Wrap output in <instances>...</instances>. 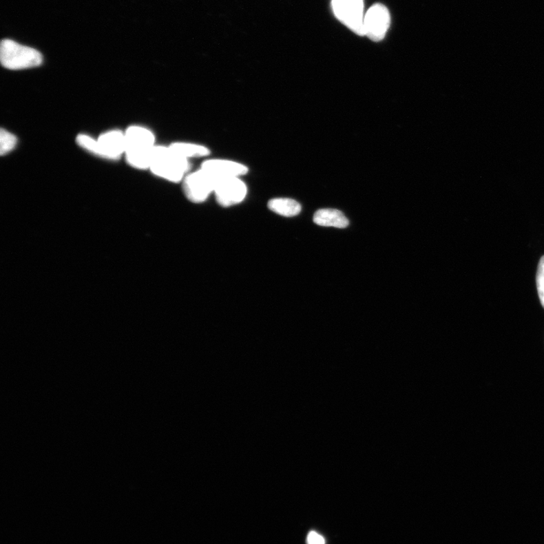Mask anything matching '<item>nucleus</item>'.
Instances as JSON below:
<instances>
[{
    "label": "nucleus",
    "instance_id": "f257e3e1",
    "mask_svg": "<svg viewBox=\"0 0 544 544\" xmlns=\"http://www.w3.org/2000/svg\"><path fill=\"white\" fill-rule=\"evenodd\" d=\"M125 138L129 165L139 169H150L156 146L152 132L142 127H130L126 131Z\"/></svg>",
    "mask_w": 544,
    "mask_h": 544
},
{
    "label": "nucleus",
    "instance_id": "f03ea898",
    "mask_svg": "<svg viewBox=\"0 0 544 544\" xmlns=\"http://www.w3.org/2000/svg\"><path fill=\"white\" fill-rule=\"evenodd\" d=\"M151 172L173 182L183 181L189 169V160L175 154L169 147L155 146Z\"/></svg>",
    "mask_w": 544,
    "mask_h": 544
},
{
    "label": "nucleus",
    "instance_id": "7ed1b4c3",
    "mask_svg": "<svg viewBox=\"0 0 544 544\" xmlns=\"http://www.w3.org/2000/svg\"><path fill=\"white\" fill-rule=\"evenodd\" d=\"M0 61L6 69L18 71L40 66L43 56L40 52L11 40H3L0 45Z\"/></svg>",
    "mask_w": 544,
    "mask_h": 544
},
{
    "label": "nucleus",
    "instance_id": "20e7f679",
    "mask_svg": "<svg viewBox=\"0 0 544 544\" xmlns=\"http://www.w3.org/2000/svg\"><path fill=\"white\" fill-rule=\"evenodd\" d=\"M364 0H332V10L336 18L359 36L364 34Z\"/></svg>",
    "mask_w": 544,
    "mask_h": 544
},
{
    "label": "nucleus",
    "instance_id": "39448f33",
    "mask_svg": "<svg viewBox=\"0 0 544 544\" xmlns=\"http://www.w3.org/2000/svg\"><path fill=\"white\" fill-rule=\"evenodd\" d=\"M185 196L193 203H203L214 193L216 180L203 169L186 175L183 180Z\"/></svg>",
    "mask_w": 544,
    "mask_h": 544
},
{
    "label": "nucleus",
    "instance_id": "423d86ee",
    "mask_svg": "<svg viewBox=\"0 0 544 544\" xmlns=\"http://www.w3.org/2000/svg\"><path fill=\"white\" fill-rule=\"evenodd\" d=\"M390 12L385 6L375 4L371 6L364 17L365 36L374 42L383 41L390 26Z\"/></svg>",
    "mask_w": 544,
    "mask_h": 544
},
{
    "label": "nucleus",
    "instance_id": "0eeeda50",
    "mask_svg": "<svg viewBox=\"0 0 544 544\" xmlns=\"http://www.w3.org/2000/svg\"><path fill=\"white\" fill-rule=\"evenodd\" d=\"M214 193L221 206L231 207L242 203L245 199L247 187L240 177L225 178L216 181Z\"/></svg>",
    "mask_w": 544,
    "mask_h": 544
},
{
    "label": "nucleus",
    "instance_id": "6e6552de",
    "mask_svg": "<svg viewBox=\"0 0 544 544\" xmlns=\"http://www.w3.org/2000/svg\"><path fill=\"white\" fill-rule=\"evenodd\" d=\"M97 156L109 160L119 159L125 154V134L120 130H112L101 135L97 139Z\"/></svg>",
    "mask_w": 544,
    "mask_h": 544
},
{
    "label": "nucleus",
    "instance_id": "1a4fd4ad",
    "mask_svg": "<svg viewBox=\"0 0 544 544\" xmlns=\"http://www.w3.org/2000/svg\"><path fill=\"white\" fill-rule=\"evenodd\" d=\"M200 168L213 176L216 181L225 178L240 177L248 173V168L242 163L229 160H207L202 163Z\"/></svg>",
    "mask_w": 544,
    "mask_h": 544
},
{
    "label": "nucleus",
    "instance_id": "9d476101",
    "mask_svg": "<svg viewBox=\"0 0 544 544\" xmlns=\"http://www.w3.org/2000/svg\"><path fill=\"white\" fill-rule=\"evenodd\" d=\"M313 221L324 227L346 229L349 222L345 215L338 209H321L315 213Z\"/></svg>",
    "mask_w": 544,
    "mask_h": 544
},
{
    "label": "nucleus",
    "instance_id": "9b49d317",
    "mask_svg": "<svg viewBox=\"0 0 544 544\" xmlns=\"http://www.w3.org/2000/svg\"><path fill=\"white\" fill-rule=\"evenodd\" d=\"M268 207L271 211L285 217L296 216L302 211V207L297 200L285 198L270 200Z\"/></svg>",
    "mask_w": 544,
    "mask_h": 544
},
{
    "label": "nucleus",
    "instance_id": "f8f14e48",
    "mask_svg": "<svg viewBox=\"0 0 544 544\" xmlns=\"http://www.w3.org/2000/svg\"><path fill=\"white\" fill-rule=\"evenodd\" d=\"M169 147L178 156L187 160L191 158L207 157L209 154V150L207 147L198 144L175 143L170 145Z\"/></svg>",
    "mask_w": 544,
    "mask_h": 544
},
{
    "label": "nucleus",
    "instance_id": "ddd939ff",
    "mask_svg": "<svg viewBox=\"0 0 544 544\" xmlns=\"http://www.w3.org/2000/svg\"><path fill=\"white\" fill-rule=\"evenodd\" d=\"M17 144V138L7 130L0 132V154L2 156L10 152Z\"/></svg>",
    "mask_w": 544,
    "mask_h": 544
},
{
    "label": "nucleus",
    "instance_id": "4468645a",
    "mask_svg": "<svg viewBox=\"0 0 544 544\" xmlns=\"http://www.w3.org/2000/svg\"><path fill=\"white\" fill-rule=\"evenodd\" d=\"M76 142L81 147H83V149L87 150L90 153L96 155L97 156V140L87 135H79L76 138Z\"/></svg>",
    "mask_w": 544,
    "mask_h": 544
},
{
    "label": "nucleus",
    "instance_id": "2eb2a0df",
    "mask_svg": "<svg viewBox=\"0 0 544 544\" xmlns=\"http://www.w3.org/2000/svg\"><path fill=\"white\" fill-rule=\"evenodd\" d=\"M537 287L540 300L544 308V255L540 260L537 273Z\"/></svg>",
    "mask_w": 544,
    "mask_h": 544
},
{
    "label": "nucleus",
    "instance_id": "dca6fc26",
    "mask_svg": "<svg viewBox=\"0 0 544 544\" xmlns=\"http://www.w3.org/2000/svg\"><path fill=\"white\" fill-rule=\"evenodd\" d=\"M308 544H325V540L322 535L316 532H311L307 537Z\"/></svg>",
    "mask_w": 544,
    "mask_h": 544
}]
</instances>
